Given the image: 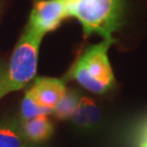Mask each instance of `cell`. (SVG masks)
I'll use <instances>...</instances> for the list:
<instances>
[{
  "instance_id": "obj_1",
  "label": "cell",
  "mask_w": 147,
  "mask_h": 147,
  "mask_svg": "<svg viewBox=\"0 0 147 147\" xmlns=\"http://www.w3.org/2000/svg\"><path fill=\"white\" fill-rule=\"evenodd\" d=\"M69 16L82 24L84 36L97 34L115 42L112 34L125 22V0H65Z\"/></svg>"
},
{
  "instance_id": "obj_2",
  "label": "cell",
  "mask_w": 147,
  "mask_h": 147,
  "mask_svg": "<svg viewBox=\"0 0 147 147\" xmlns=\"http://www.w3.org/2000/svg\"><path fill=\"white\" fill-rule=\"evenodd\" d=\"M113 42L102 40L86 48L72 65L68 79L76 81L94 94H105L113 88L116 80L108 58V50Z\"/></svg>"
},
{
  "instance_id": "obj_3",
  "label": "cell",
  "mask_w": 147,
  "mask_h": 147,
  "mask_svg": "<svg viewBox=\"0 0 147 147\" xmlns=\"http://www.w3.org/2000/svg\"><path fill=\"white\" fill-rule=\"evenodd\" d=\"M44 35L27 25L22 33L13 50L10 62L7 65L5 82L0 93V98L24 88L35 79L38 63L39 46Z\"/></svg>"
},
{
  "instance_id": "obj_4",
  "label": "cell",
  "mask_w": 147,
  "mask_h": 147,
  "mask_svg": "<svg viewBox=\"0 0 147 147\" xmlns=\"http://www.w3.org/2000/svg\"><path fill=\"white\" fill-rule=\"evenodd\" d=\"M67 16L69 13L65 0H39L32 10L27 25L45 35L56 30Z\"/></svg>"
},
{
  "instance_id": "obj_5",
  "label": "cell",
  "mask_w": 147,
  "mask_h": 147,
  "mask_svg": "<svg viewBox=\"0 0 147 147\" xmlns=\"http://www.w3.org/2000/svg\"><path fill=\"white\" fill-rule=\"evenodd\" d=\"M67 92L65 83L61 79L35 78L26 93L35 102L44 108L53 110Z\"/></svg>"
},
{
  "instance_id": "obj_6",
  "label": "cell",
  "mask_w": 147,
  "mask_h": 147,
  "mask_svg": "<svg viewBox=\"0 0 147 147\" xmlns=\"http://www.w3.org/2000/svg\"><path fill=\"white\" fill-rule=\"evenodd\" d=\"M73 125L83 132L96 131L102 122V112L93 98L82 95L78 108L70 118Z\"/></svg>"
},
{
  "instance_id": "obj_7",
  "label": "cell",
  "mask_w": 147,
  "mask_h": 147,
  "mask_svg": "<svg viewBox=\"0 0 147 147\" xmlns=\"http://www.w3.org/2000/svg\"><path fill=\"white\" fill-rule=\"evenodd\" d=\"M22 131L27 141L42 143L49 140L53 134V124L48 116H40L32 120L21 122Z\"/></svg>"
},
{
  "instance_id": "obj_8",
  "label": "cell",
  "mask_w": 147,
  "mask_h": 147,
  "mask_svg": "<svg viewBox=\"0 0 147 147\" xmlns=\"http://www.w3.org/2000/svg\"><path fill=\"white\" fill-rule=\"evenodd\" d=\"M25 141L19 119H0V147H26Z\"/></svg>"
},
{
  "instance_id": "obj_9",
  "label": "cell",
  "mask_w": 147,
  "mask_h": 147,
  "mask_svg": "<svg viewBox=\"0 0 147 147\" xmlns=\"http://www.w3.org/2000/svg\"><path fill=\"white\" fill-rule=\"evenodd\" d=\"M82 94L76 89H69L65 92L62 99L58 102L56 108L53 109V117L60 121L70 120V118L78 108L81 100Z\"/></svg>"
},
{
  "instance_id": "obj_10",
  "label": "cell",
  "mask_w": 147,
  "mask_h": 147,
  "mask_svg": "<svg viewBox=\"0 0 147 147\" xmlns=\"http://www.w3.org/2000/svg\"><path fill=\"white\" fill-rule=\"evenodd\" d=\"M53 110H51V109L44 108L38 104H36L35 100L33 99L27 93H25V96H24L21 104L20 121L24 122V121L32 120V119L37 118V117L49 116V115H53Z\"/></svg>"
},
{
  "instance_id": "obj_11",
  "label": "cell",
  "mask_w": 147,
  "mask_h": 147,
  "mask_svg": "<svg viewBox=\"0 0 147 147\" xmlns=\"http://www.w3.org/2000/svg\"><path fill=\"white\" fill-rule=\"evenodd\" d=\"M137 147H147V122L143 124L138 132Z\"/></svg>"
},
{
  "instance_id": "obj_12",
  "label": "cell",
  "mask_w": 147,
  "mask_h": 147,
  "mask_svg": "<svg viewBox=\"0 0 147 147\" xmlns=\"http://www.w3.org/2000/svg\"><path fill=\"white\" fill-rule=\"evenodd\" d=\"M5 72H7V64L2 61H0V93H1V89L3 86V82H5Z\"/></svg>"
},
{
  "instance_id": "obj_13",
  "label": "cell",
  "mask_w": 147,
  "mask_h": 147,
  "mask_svg": "<svg viewBox=\"0 0 147 147\" xmlns=\"http://www.w3.org/2000/svg\"><path fill=\"white\" fill-rule=\"evenodd\" d=\"M26 147H31V146H26Z\"/></svg>"
}]
</instances>
